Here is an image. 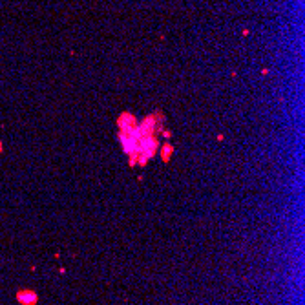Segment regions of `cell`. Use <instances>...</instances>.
<instances>
[{"instance_id": "obj_1", "label": "cell", "mask_w": 305, "mask_h": 305, "mask_svg": "<svg viewBox=\"0 0 305 305\" xmlns=\"http://www.w3.org/2000/svg\"><path fill=\"white\" fill-rule=\"evenodd\" d=\"M18 300L24 305H33V303H37V294L35 292H20Z\"/></svg>"}]
</instances>
